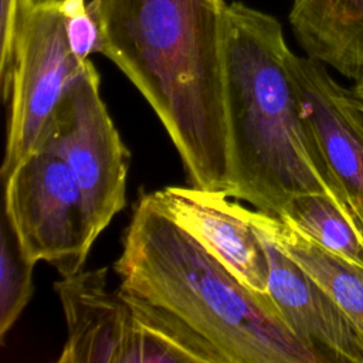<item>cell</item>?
Wrapping results in <instances>:
<instances>
[{"label":"cell","instance_id":"cell-8","mask_svg":"<svg viewBox=\"0 0 363 363\" xmlns=\"http://www.w3.org/2000/svg\"><path fill=\"white\" fill-rule=\"evenodd\" d=\"M156 203L252 291L268 294L269 264L245 207L225 191L169 186L152 193Z\"/></svg>","mask_w":363,"mask_h":363},{"label":"cell","instance_id":"cell-15","mask_svg":"<svg viewBox=\"0 0 363 363\" xmlns=\"http://www.w3.org/2000/svg\"><path fill=\"white\" fill-rule=\"evenodd\" d=\"M16 240L6 216L0 227V339L10 332L34 294L33 269Z\"/></svg>","mask_w":363,"mask_h":363},{"label":"cell","instance_id":"cell-10","mask_svg":"<svg viewBox=\"0 0 363 363\" xmlns=\"http://www.w3.org/2000/svg\"><path fill=\"white\" fill-rule=\"evenodd\" d=\"M67 322L58 363H126L133 319L125 292L109 291L106 268L78 271L54 285Z\"/></svg>","mask_w":363,"mask_h":363},{"label":"cell","instance_id":"cell-18","mask_svg":"<svg viewBox=\"0 0 363 363\" xmlns=\"http://www.w3.org/2000/svg\"><path fill=\"white\" fill-rule=\"evenodd\" d=\"M352 94L354 95L357 104L363 108V81H357L353 84V86L350 88Z\"/></svg>","mask_w":363,"mask_h":363},{"label":"cell","instance_id":"cell-5","mask_svg":"<svg viewBox=\"0 0 363 363\" xmlns=\"http://www.w3.org/2000/svg\"><path fill=\"white\" fill-rule=\"evenodd\" d=\"M99 88V74L89 60L61 98L37 146L68 166L84 199L92 242L125 207L130 162Z\"/></svg>","mask_w":363,"mask_h":363},{"label":"cell","instance_id":"cell-7","mask_svg":"<svg viewBox=\"0 0 363 363\" xmlns=\"http://www.w3.org/2000/svg\"><path fill=\"white\" fill-rule=\"evenodd\" d=\"M286 64L322 155L363 217V108L325 64L291 50Z\"/></svg>","mask_w":363,"mask_h":363},{"label":"cell","instance_id":"cell-1","mask_svg":"<svg viewBox=\"0 0 363 363\" xmlns=\"http://www.w3.org/2000/svg\"><path fill=\"white\" fill-rule=\"evenodd\" d=\"M223 0H91L101 52L138 88L191 186L230 190Z\"/></svg>","mask_w":363,"mask_h":363},{"label":"cell","instance_id":"cell-4","mask_svg":"<svg viewBox=\"0 0 363 363\" xmlns=\"http://www.w3.org/2000/svg\"><path fill=\"white\" fill-rule=\"evenodd\" d=\"M89 60L71 51L60 0H33L17 10L11 50L0 67L9 106L3 180L38 146L71 82Z\"/></svg>","mask_w":363,"mask_h":363},{"label":"cell","instance_id":"cell-11","mask_svg":"<svg viewBox=\"0 0 363 363\" xmlns=\"http://www.w3.org/2000/svg\"><path fill=\"white\" fill-rule=\"evenodd\" d=\"M289 24L308 57L363 81V0H292Z\"/></svg>","mask_w":363,"mask_h":363},{"label":"cell","instance_id":"cell-13","mask_svg":"<svg viewBox=\"0 0 363 363\" xmlns=\"http://www.w3.org/2000/svg\"><path fill=\"white\" fill-rule=\"evenodd\" d=\"M122 291L128 298L133 319L126 363H225L208 340L174 313L132 292Z\"/></svg>","mask_w":363,"mask_h":363},{"label":"cell","instance_id":"cell-6","mask_svg":"<svg viewBox=\"0 0 363 363\" xmlns=\"http://www.w3.org/2000/svg\"><path fill=\"white\" fill-rule=\"evenodd\" d=\"M4 210L23 255L61 277L82 269L92 247L84 199L68 166L35 149L4 179Z\"/></svg>","mask_w":363,"mask_h":363},{"label":"cell","instance_id":"cell-3","mask_svg":"<svg viewBox=\"0 0 363 363\" xmlns=\"http://www.w3.org/2000/svg\"><path fill=\"white\" fill-rule=\"evenodd\" d=\"M121 288L159 305L208 340L225 363H329L153 199L135 206L113 264Z\"/></svg>","mask_w":363,"mask_h":363},{"label":"cell","instance_id":"cell-14","mask_svg":"<svg viewBox=\"0 0 363 363\" xmlns=\"http://www.w3.org/2000/svg\"><path fill=\"white\" fill-rule=\"evenodd\" d=\"M278 217L326 251L363 268V217L352 207L308 193L292 197Z\"/></svg>","mask_w":363,"mask_h":363},{"label":"cell","instance_id":"cell-9","mask_svg":"<svg viewBox=\"0 0 363 363\" xmlns=\"http://www.w3.org/2000/svg\"><path fill=\"white\" fill-rule=\"evenodd\" d=\"M255 228L268 255V294L289 329L329 363H363V339L345 312L264 230Z\"/></svg>","mask_w":363,"mask_h":363},{"label":"cell","instance_id":"cell-16","mask_svg":"<svg viewBox=\"0 0 363 363\" xmlns=\"http://www.w3.org/2000/svg\"><path fill=\"white\" fill-rule=\"evenodd\" d=\"M64 14L65 34L71 51L81 61L89 60L95 52H101L99 26L85 0H60Z\"/></svg>","mask_w":363,"mask_h":363},{"label":"cell","instance_id":"cell-2","mask_svg":"<svg viewBox=\"0 0 363 363\" xmlns=\"http://www.w3.org/2000/svg\"><path fill=\"white\" fill-rule=\"evenodd\" d=\"M288 52L282 26L274 16L242 1L227 6L223 37L227 196L274 216L292 197L308 193L325 194L353 208L302 111Z\"/></svg>","mask_w":363,"mask_h":363},{"label":"cell","instance_id":"cell-17","mask_svg":"<svg viewBox=\"0 0 363 363\" xmlns=\"http://www.w3.org/2000/svg\"><path fill=\"white\" fill-rule=\"evenodd\" d=\"M33 0H0V67L6 64L14 34L17 9Z\"/></svg>","mask_w":363,"mask_h":363},{"label":"cell","instance_id":"cell-12","mask_svg":"<svg viewBox=\"0 0 363 363\" xmlns=\"http://www.w3.org/2000/svg\"><path fill=\"white\" fill-rule=\"evenodd\" d=\"M245 216L325 289L363 339V268L326 251L278 216L257 208H245Z\"/></svg>","mask_w":363,"mask_h":363}]
</instances>
